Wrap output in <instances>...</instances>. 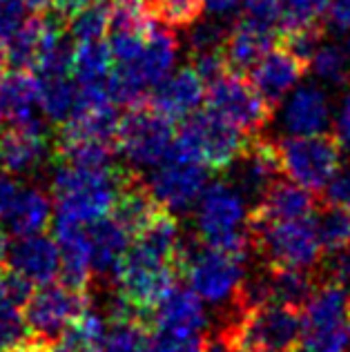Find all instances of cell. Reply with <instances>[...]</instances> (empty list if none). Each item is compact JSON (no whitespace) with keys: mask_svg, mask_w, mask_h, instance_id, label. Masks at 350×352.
<instances>
[{"mask_svg":"<svg viewBox=\"0 0 350 352\" xmlns=\"http://www.w3.org/2000/svg\"><path fill=\"white\" fill-rule=\"evenodd\" d=\"M310 65L294 56L292 52L274 45L270 52H265L259 63L248 72L250 85L259 91V96L265 100L270 109H277L283 96L288 94L290 87L299 82V78L308 72Z\"/></svg>","mask_w":350,"mask_h":352,"instance_id":"cell-15","label":"cell"},{"mask_svg":"<svg viewBox=\"0 0 350 352\" xmlns=\"http://www.w3.org/2000/svg\"><path fill=\"white\" fill-rule=\"evenodd\" d=\"M243 16L277 32L279 0H243Z\"/></svg>","mask_w":350,"mask_h":352,"instance_id":"cell-43","label":"cell"},{"mask_svg":"<svg viewBox=\"0 0 350 352\" xmlns=\"http://www.w3.org/2000/svg\"><path fill=\"white\" fill-rule=\"evenodd\" d=\"M197 232L201 243L230 254L248 256V203L228 181H215L197 199Z\"/></svg>","mask_w":350,"mask_h":352,"instance_id":"cell-3","label":"cell"},{"mask_svg":"<svg viewBox=\"0 0 350 352\" xmlns=\"http://www.w3.org/2000/svg\"><path fill=\"white\" fill-rule=\"evenodd\" d=\"M326 12H328V0H279L277 34L324 23Z\"/></svg>","mask_w":350,"mask_h":352,"instance_id":"cell-35","label":"cell"},{"mask_svg":"<svg viewBox=\"0 0 350 352\" xmlns=\"http://www.w3.org/2000/svg\"><path fill=\"white\" fill-rule=\"evenodd\" d=\"M208 109L223 116L245 134L256 136L261 129L270 123L272 112L265 100L259 96L250 80L239 74H223L217 80L208 82L206 87Z\"/></svg>","mask_w":350,"mask_h":352,"instance_id":"cell-13","label":"cell"},{"mask_svg":"<svg viewBox=\"0 0 350 352\" xmlns=\"http://www.w3.org/2000/svg\"><path fill=\"white\" fill-rule=\"evenodd\" d=\"M248 232H250V252L254 250L270 267L315 270L324 256L312 214L292 221L248 219Z\"/></svg>","mask_w":350,"mask_h":352,"instance_id":"cell-4","label":"cell"},{"mask_svg":"<svg viewBox=\"0 0 350 352\" xmlns=\"http://www.w3.org/2000/svg\"><path fill=\"white\" fill-rule=\"evenodd\" d=\"M181 123V132L174 134V145L208 165L212 172H223L250 141V134L212 109H197Z\"/></svg>","mask_w":350,"mask_h":352,"instance_id":"cell-8","label":"cell"},{"mask_svg":"<svg viewBox=\"0 0 350 352\" xmlns=\"http://www.w3.org/2000/svg\"><path fill=\"white\" fill-rule=\"evenodd\" d=\"M310 65L312 72L321 80L330 82V85H346V82H350V67L339 45H324V47L319 45L315 56L310 58Z\"/></svg>","mask_w":350,"mask_h":352,"instance_id":"cell-37","label":"cell"},{"mask_svg":"<svg viewBox=\"0 0 350 352\" xmlns=\"http://www.w3.org/2000/svg\"><path fill=\"white\" fill-rule=\"evenodd\" d=\"M156 23L150 0H107L109 36L145 38Z\"/></svg>","mask_w":350,"mask_h":352,"instance_id":"cell-30","label":"cell"},{"mask_svg":"<svg viewBox=\"0 0 350 352\" xmlns=\"http://www.w3.org/2000/svg\"><path fill=\"white\" fill-rule=\"evenodd\" d=\"M54 161V134L41 118L9 125L0 134V168L12 176H36Z\"/></svg>","mask_w":350,"mask_h":352,"instance_id":"cell-14","label":"cell"},{"mask_svg":"<svg viewBox=\"0 0 350 352\" xmlns=\"http://www.w3.org/2000/svg\"><path fill=\"white\" fill-rule=\"evenodd\" d=\"M32 294V283L12 270L0 267V348H18L27 344V330L23 308Z\"/></svg>","mask_w":350,"mask_h":352,"instance_id":"cell-22","label":"cell"},{"mask_svg":"<svg viewBox=\"0 0 350 352\" xmlns=\"http://www.w3.org/2000/svg\"><path fill=\"white\" fill-rule=\"evenodd\" d=\"M283 129L292 136L324 134L330 125V105L317 85H303L285 100L281 114Z\"/></svg>","mask_w":350,"mask_h":352,"instance_id":"cell-24","label":"cell"},{"mask_svg":"<svg viewBox=\"0 0 350 352\" xmlns=\"http://www.w3.org/2000/svg\"><path fill=\"white\" fill-rule=\"evenodd\" d=\"M312 217H315L321 252H337V250L350 245V212L346 208L319 201Z\"/></svg>","mask_w":350,"mask_h":352,"instance_id":"cell-33","label":"cell"},{"mask_svg":"<svg viewBox=\"0 0 350 352\" xmlns=\"http://www.w3.org/2000/svg\"><path fill=\"white\" fill-rule=\"evenodd\" d=\"M100 352H152V321L125 319L109 323Z\"/></svg>","mask_w":350,"mask_h":352,"instance_id":"cell-34","label":"cell"},{"mask_svg":"<svg viewBox=\"0 0 350 352\" xmlns=\"http://www.w3.org/2000/svg\"><path fill=\"white\" fill-rule=\"evenodd\" d=\"M112 65H114V56L109 52V45L103 38L76 41V45L72 47L69 74L78 80V85H83V82L105 80Z\"/></svg>","mask_w":350,"mask_h":352,"instance_id":"cell-31","label":"cell"},{"mask_svg":"<svg viewBox=\"0 0 350 352\" xmlns=\"http://www.w3.org/2000/svg\"><path fill=\"white\" fill-rule=\"evenodd\" d=\"M350 292L321 281L301 308V332L294 352H348Z\"/></svg>","mask_w":350,"mask_h":352,"instance_id":"cell-6","label":"cell"},{"mask_svg":"<svg viewBox=\"0 0 350 352\" xmlns=\"http://www.w3.org/2000/svg\"><path fill=\"white\" fill-rule=\"evenodd\" d=\"M319 206V199L315 192H310L292 181L277 179L268 192L263 194L261 201L248 210L250 221H292L310 217Z\"/></svg>","mask_w":350,"mask_h":352,"instance_id":"cell-21","label":"cell"},{"mask_svg":"<svg viewBox=\"0 0 350 352\" xmlns=\"http://www.w3.org/2000/svg\"><path fill=\"white\" fill-rule=\"evenodd\" d=\"M206 98V82L188 65L179 72L168 74L147 96V105L168 120H186L195 114Z\"/></svg>","mask_w":350,"mask_h":352,"instance_id":"cell-16","label":"cell"},{"mask_svg":"<svg viewBox=\"0 0 350 352\" xmlns=\"http://www.w3.org/2000/svg\"><path fill=\"white\" fill-rule=\"evenodd\" d=\"M241 3H243V0H204V9L212 16L223 18V16L232 14Z\"/></svg>","mask_w":350,"mask_h":352,"instance_id":"cell-48","label":"cell"},{"mask_svg":"<svg viewBox=\"0 0 350 352\" xmlns=\"http://www.w3.org/2000/svg\"><path fill=\"white\" fill-rule=\"evenodd\" d=\"M337 141L350 152V91L344 98L342 109H339V116H337Z\"/></svg>","mask_w":350,"mask_h":352,"instance_id":"cell-46","label":"cell"},{"mask_svg":"<svg viewBox=\"0 0 350 352\" xmlns=\"http://www.w3.org/2000/svg\"><path fill=\"white\" fill-rule=\"evenodd\" d=\"M330 23L337 30L350 32V0H328V12Z\"/></svg>","mask_w":350,"mask_h":352,"instance_id":"cell-44","label":"cell"},{"mask_svg":"<svg viewBox=\"0 0 350 352\" xmlns=\"http://www.w3.org/2000/svg\"><path fill=\"white\" fill-rule=\"evenodd\" d=\"M0 352H3V348H0Z\"/></svg>","mask_w":350,"mask_h":352,"instance_id":"cell-52","label":"cell"},{"mask_svg":"<svg viewBox=\"0 0 350 352\" xmlns=\"http://www.w3.org/2000/svg\"><path fill=\"white\" fill-rule=\"evenodd\" d=\"M91 3H96V0H52L50 9H54L58 16H63L65 21H69L74 14L80 12V9H85Z\"/></svg>","mask_w":350,"mask_h":352,"instance_id":"cell-47","label":"cell"},{"mask_svg":"<svg viewBox=\"0 0 350 352\" xmlns=\"http://www.w3.org/2000/svg\"><path fill=\"white\" fill-rule=\"evenodd\" d=\"M192 30L188 34L190 43V54L197 52H208V50H219L223 47V38L228 30L217 21H204V23H192Z\"/></svg>","mask_w":350,"mask_h":352,"instance_id":"cell-40","label":"cell"},{"mask_svg":"<svg viewBox=\"0 0 350 352\" xmlns=\"http://www.w3.org/2000/svg\"><path fill=\"white\" fill-rule=\"evenodd\" d=\"M5 261L9 270L23 276L32 285H45L54 281L61 267L56 241L45 236L43 232L18 236L12 250H7Z\"/></svg>","mask_w":350,"mask_h":352,"instance_id":"cell-18","label":"cell"},{"mask_svg":"<svg viewBox=\"0 0 350 352\" xmlns=\"http://www.w3.org/2000/svg\"><path fill=\"white\" fill-rule=\"evenodd\" d=\"M130 172V168H118V165L78 168L56 161L50 183L56 217L87 226L109 214L116 194Z\"/></svg>","mask_w":350,"mask_h":352,"instance_id":"cell-1","label":"cell"},{"mask_svg":"<svg viewBox=\"0 0 350 352\" xmlns=\"http://www.w3.org/2000/svg\"><path fill=\"white\" fill-rule=\"evenodd\" d=\"M89 303L91 294L87 290L72 288L67 283L50 281L41 285V290H32L23 308L30 339L50 348L65 330L67 323L85 310Z\"/></svg>","mask_w":350,"mask_h":352,"instance_id":"cell-12","label":"cell"},{"mask_svg":"<svg viewBox=\"0 0 350 352\" xmlns=\"http://www.w3.org/2000/svg\"><path fill=\"white\" fill-rule=\"evenodd\" d=\"M7 69V58H5V50H3V45H0V76L5 74Z\"/></svg>","mask_w":350,"mask_h":352,"instance_id":"cell-51","label":"cell"},{"mask_svg":"<svg viewBox=\"0 0 350 352\" xmlns=\"http://www.w3.org/2000/svg\"><path fill=\"white\" fill-rule=\"evenodd\" d=\"M54 241L58 248V272L63 274L67 285L78 290H87L91 281V254H89V239L83 223L69 219L56 217L54 223Z\"/></svg>","mask_w":350,"mask_h":352,"instance_id":"cell-20","label":"cell"},{"mask_svg":"<svg viewBox=\"0 0 350 352\" xmlns=\"http://www.w3.org/2000/svg\"><path fill=\"white\" fill-rule=\"evenodd\" d=\"M105 332V317L87 305L67 323L50 346V352H100Z\"/></svg>","mask_w":350,"mask_h":352,"instance_id":"cell-29","label":"cell"},{"mask_svg":"<svg viewBox=\"0 0 350 352\" xmlns=\"http://www.w3.org/2000/svg\"><path fill=\"white\" fill-rule=\"evenodd\" d=\"M76 105V87L69 76H39V107L52 125H61L69 118Z\"/></svg>","mask_w":350,"mask_h":352,"instance_id":"cell-32","label":"cell"},{"mask_svg":"<svg viewBox=\"0 0 350 352\" xmlns=\"http://www.w3.org/2000/svg\"><path fill=\"white\" fill-rule=\"evenodd\" d=\"M179 267L172 258L161 256L139 243H130L116 270V294L143 312H152L154 305L177 285Z\"/></svg>","mask_w":350,"mask_h":352,"instance_id":"cell-7","label":"cell"},{"mask_svg":"<svg viewBox=\"0 0 350 352\" xmlns=\"http://www.w3.org/2000/svg\"><path fill=\"white\" fill-rule=\"evenodd\" d=\"M174 134L177 132L172 120L154 112L145 100L141 105L130 107L118 118L116 152H121L127 168L141 174V170H152L165 159Z\"/></svg>","mask_w":350,"mask_h":352,"instance_id":"cell-9","label":"cell"},{"mask_svg":"<svg viewBox=\"0 0 350 352\" xmlns=\"http://www.w3.org/2000/svg\"><path fill=\"white\" fill-rule=\"evenodd\" d=\"M25 7V0H0V45H5L27 21Z\"/></svg>","mask_w":350,"mask_h":352,"instance_id":"cell-42","label":"cell"},{"mask_svg":"<svg viewBox=\"0 0 350 352\" xmlns=\"http://www.w3.org/2000/svg\"><path fill=\"white\" fill-rule=\"evenodd\" d=\"M25 5L34 9V12H43V9H47L52 5V0H25Z\"/></svg>","mask_w":350,"mask_h":352,"instance_id":"cell-50","label":"cell"},{"mask_svg":"<svg viewBox=\"0 0 350 352\" xmlns=\"http://www.w3.org/2000/svg\"><path fill=\"white\" fill-rule=\"evenodd\" d=\"M156 21L168 27H190L204 14V0H150Z\"/></svg>","mask_w":350,"mask_h":352,"instance_id":"cell-38","label":"cell"},{"mask_svg":"<svg viewBox=\"0 0 350 352\" xmlns=\"http://www.w3.org/2000/svg\"><path fill=\"white\" fill-rule=\"evenodd\" d=\"M179 54V38L172 32V27L163 23H154L150 34L145 36V43L139 56L130 63H118L127 67V72L141 82V87L150 91L172 72Z\"/></svg>","mask_w":350,"mask_h":352,"instance_id":"cell-17","label":"cell"},{"mask_svg":"<svg viewBox=\"0 0 350 352\" xmlns=\"http://www.w3.org/2000/svg\"><path fill=\"white\" fill-rule=\"evenodd\" d=\"M301 332V310L279 303L232 310L217 335L230 352H294Z\"/></svg>","mask_w":350,"mask_h":352,"instance_id":"cell-2","label":"cell"},{"mask_svg":"<svg viewBox=\"0 0 350 352\" xmlns=\"http://www.w3.org/2000/svg\"><path fill=\"white\" fill-rule=\"evenodd\" d=\"M179 274L190 283V290L210 305L232 303L245 276V256L223 250L192 243L186 236L179 248Z\"/></svg>","mask_w":350,"mask_h":352,"instance_id":"cell-5","label":"cell"},{"mask_svg":"<svg viewBox=\"0 0 350 352\" xmlns=\"http://www.w3.org/2000/svg\"><path fill=\"white\" fill-rule=\"evenodd\" d=\"M274 41H277V32L241 16L223 38V58L228 72L248 76V72L259 63L263 54L274 47Z\"/></svg>","mask_w":350,"mask_h":352,"instance_id":"cell-19","label":"cell"},{"mask_svg":"<svg viewBox=\"0 0 350 352\" xmlns=\"http://www.w3.org/2000/svg\"><path fill=\"white\" fill-rule=\"evenodd\" d=\"M107 32V0H96L67 21V34L74 41L103 38Z\"/></svg>","mask_w":350,"mask_h":352,"instance_id":"cell-36","label":"cell"},{"mask_svg":"<svg viewBox=\"0 0 350 352\" xmlns=\"http://www.w3.org/2000/svg\"><path fill=\"white\" fill-rule=\"evenodd\" d=\"M18 190L21 188H18V183L14 181L12 174H7V172L0 174V219H5L9 208H12Z\"/></svg>","mask_w":350,"mask_h":352,"instance_id":"cell-45","label":"cell"},{"mask_svg":"<svg viewBox=\"0 0 350 352\" xmlns=\"http://www.w3.org/2000/svg\"><path fill=\"white\" fill-rule=\"evenodd\" d=\"M9 352H50V348L43 346V344H36V341H27V344L18 346V348H12Z\"/></svg>","mask_w":350,"mask_h":352,"instance_id":"cell-49","label":"cell"},{"mask_svg":"<svg viewBox=\"0 0 350 352\" xmlns=\"http://www.w3.org/2000/svg\"><path fill=\"white\" fill-rule=\"evenodd\" d=\"M208 337L204 332H181L156 328L152 332V352H206Z\"/></svg>","mask_w":350,"mask_h":352,"instance_id":"cell-39","label":"cell"},{"mask_svg":"<svg viewBox=\"0 0 350 352\" xmlns=\"http://www.w3.org/2000/svg\"><path fill=\"white\" fill-rule=\"evenodd\" d=\"M265 267V285H268V303L288 305L301 310L317 290V276L312 270H292V267Z\"/></svg>","mask_w":350,"mask_h":352,"instance_id":"cell-28","label":"cell"},{"mask_svg":"<svg viewBox=\"0 0 350 352\" xmlns=\"http://www.w3.org/2000/svg\"><path fill=\"white\" fill-rule=\"evenodd\" d=\"M324 194V203L330 206H339V208H350V163L346 168L339 165L337 172L330 176V181L326 183V188L321 190Z\"/></svg>","mask_w":350,"mask_h":352,"instance_id":"cell-41","label":"cell"},{"mask_svg":"<svg viewBox=\"0 0 350 352\" xmlns=\"http://www.w3.org/2000/svg\"><path fill=\"white\" fill-rule=\"evenodd\" d=\"M210 172L212 170L208 165L183 152L172 141L170 152L159 165H154L150 179H145V185L161 208L170 212H186L201 197L208 185Z\"/></svg>","mask_w":350,"mask_h":352,"instance_id":"cell-11","label":"cell"},{"mask_svg":"<svg viewBox=\"0 0 350 352\" xmlns=\"http://www.w3.org/2000/svg\"><path fill=\"white\" fill-rule=\"evenodd\" d=\"M277 147L281 174L292 183L319 194L342 165V145L333 134H310L283 138Z\"/></svg>","mask_w":350,"mask_h":352,"instance_id":"cell-10","label":"cell"},{"mask_svg":"<svg viewBox=\"0 0 350 352\" xmlns=\"http://www.w3.org/2000/svg\"><path fill=\"white\" fill-rule=\"evenodd\" d=\"M348 212H350V208H348Z\"/></svg>","mask_w":350,"mask_h":352,"instance_id":"cell-53","label":"cell"},{"mask_svg":"<svg viewBox=\"0 0 350 352\" xmlns=\"http://www.w3.org/2000/svg\"><path fill=\"white\" fill-rule=\"evenodd\" d=\"M7 228L16 236L39 234L52 223V199L41 188L18 190L12 208L5 214Z\"/></svg>","mask_w":350,"mask_h":352,"instance_id":"cell-27","label":"cell"},{"mask_svg":"<svg viewBox=\"0 0 350 352\" xmlns=\"http://www.w3.org/2000/svg\"><path fill=\"white\" fill-rule=\"evenodd\" d=\"M89 254H91V274H96L100 281H114L118 265H121L127 248L132 243V236L105 214L87 223Z\"/></svg>","mask_w":350,"mask_h":352,"instance_id":"cell-23","label":"cell"},{"mask_svg":"<svg viewBox=\"0 0 350 352\" xmlns=\"http://www.w3.org/2000/svg\"><path fill=\"white\" fill-rule=\"evenodd\" d=\"M39 76L32 69H9L0 76V118L9 125L36 120Z\"/></svg>","mask_w":350,"mask_h":352,"instance_id":"cell-25","label":"cell"},{"mask_svg":"<svg viewBox=\"0 0 350 352\" xmlns=\"http://www.w3.org/2000/svg\"><path fill=\"white\" fill-rule=\"evenodd\" d=\"M152 326L181 332H204L208 326V314L204 301L190 288H174L154 305Z\"/></svg>","mask_w":350,"mask_h":352,"instance_id":"cell-26","label":"cell"}]
</instances>
